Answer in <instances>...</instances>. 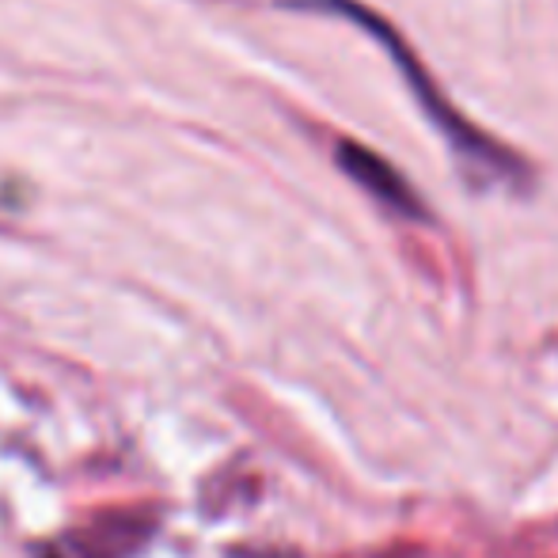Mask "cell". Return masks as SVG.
I'll use <instances>...</instances> for the list:
<instances>
[{
    "label": "cell",
    "instance_id": "cell-1",
    "mask_svg": "<svg viewBox=\"0 0 558 558\" xmlns=\"http://www.w3.org/2000/svg\"><path fill=\"white\" fill-rule=\"evenodd\" d=\"M286 8H304V12H327V15H342V20L365 27L384 50L391 53V61L399 65L403 81L411 84L414 99H418L422 114L434 122V130L448 141V148L456 153V160L471 171L475 179H494V183L506 186H524L532 179V168L521 160L517 153H509L506 145H498L494 137H486L483 130L468 122L463 114L452 111V104L437 92V84L429 81L426 65L411 53V46L399 38V31L391 23H384L376 12H368L361 0H286Z\"/></svg>",
    "mask_w": 558,
    "mask_h": 558
},
{
    "label": "cell",
    "instance_id": "cell-2",
    "mask_svg": "<svg viewBox=\"0 0 558 558\" xmlns=\"http://www.w3.org/2000/svg\"><path fill=\"white\" fill-rule=\"evenodd\" d=\"M335 160H338V168H342L345 175H350L353 183L368 194V198L380 202L384 209L407 217V221H426L429 217V209L422 206V198L414 194V186L407 183V179L399 175L384 156L368 153V148L357 145V141H338Z\"/></svg>",
    "mask_w": 558,
    "mask_h": 558
}]
</instances>
